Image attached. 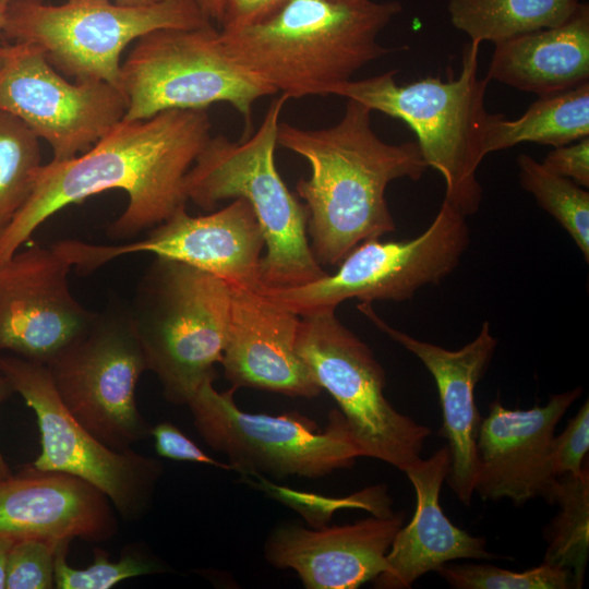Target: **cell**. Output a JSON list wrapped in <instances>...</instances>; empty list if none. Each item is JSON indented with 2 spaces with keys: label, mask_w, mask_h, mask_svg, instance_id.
Segmentation results:
<instances>
[{
  "label": "cell",
  "mask_w": 589,
  "mask_h": 589,
  "mask_svg": "<svg viewBox=\"0 0 589 589\" xmlns=\"http://www.w3.org/2000/svg\"><path fill=\"white\" fill-rule=\"evenodd\" d=\"M4 23V12L0 10V33ZM8 55V46L0 45V70L3 68Z\"/></svg>",
  "instance_id": "cell-41"
},
{
  "label": "cell",
  "mask_w": 589,
  "mask_h": 589,
  "mask_svg": "<svg viewBox=\"0 0 589 589\" xmlns=\"http://www.w3.org/2000/svg\"><path fill=\"white\" fill-rule=\"evenodd\" d=\"M405 518L398 512L321 528L287 521L269 533L265 560L293 569L308 589H356L386 569V554Z\"/></svg>",
  "instance_id": "cell-18"
},
{
  "label": "cell",
  "mask_w": 589,
  "mask_h": 589,
  "mask_svg": "<svg viewBox=\"0 0 589 589\" xmlns=\"http://www.w3.org/2000/svg\"><path fill=\"white\" fill-rule=\"evenodd\" d=\"M0 110L25 122L61 161L88 151L120 122L127 99L106 81L69 82L38 48L14 43L0 70Z\"/></svg>",
  "instance_id": "cell-14"
},
{
  "label": "cell",
  "mask_w": 589,
  "mask_h": 589,
  "mask_svg": "<svg viewBox=\"0 0 589 589\" xmlns=\"http://www.w3.org/2000/svg\"><path fill=\"white\" fill-rule=\"evenodd\" d=\"M548 170L589 188V136L553 147L541 163Z\"/></svg>",
  "instance_id": "cell-35"
},
{
  "label": "cell",
  "mask_w": 589,
  "mask_h": 589,
  "mask_svg": "<svg viewBox=\"0 0 589 589\" xmlns=\"http://www.w3.org/2000/svg\"><path fill=\"white\" fill-rule=\"evenodd\" d=\"M371 112L347 99L342 117L332 127L278 125L277 144L311 167L297 192L305 202L308 237L321 265L339 264L361 242L395 231L387 185L402 178L418 181L428 168L417 142L381 140L372 129Z\"/></svg>",
  "instance_id": "cell-2"
},
{
  "label": "cell",
  "mask_w": 589,
  "mask_h": 589,
  "mask_svg": "<svg viewBox=\"0 0 589 589\" xmlns=\"http://www.w3.org/2000/svg\"><path fill=\"white\" fill-rule=\"evenodd\" d=\"M116 3L128 7H141L155 3L159 0H113Z\"/></svg>",
  "instance_id": "cell-40"
},
{
  "label": "cell",
  "mask_w": 589,
  "mask_h": 589,
  "mask_svg": "<svg viewBox=\"0 0 589 589\" xmlns=\"http://www.w3.org/2000/svg\"><path fill=\"white\" fill-rule=\"evenodd\" d=\"M289 98L274 99L251 135L230 141L211 136L184 179L188 200L211 211L228 199H244L262 228V287L291 288L326 275L308 237V209L290 192L275 164L277 130Z\"/></svg>",
  "instance_id": "cell-4"
},
{
  "label": "cell",
  "mask_w": 589,
  "mask_h": 589,
  "mask_svg": "<svg viewBox=\"0 0 589 589\" xmlns=\"http://www.w3.org/2000/svg\"><path fill=\"white\" fill-rule=\"evenodd\" d=\"M400 11L398 1L285 0L256 23L219 31V40L237 65L275 93L327 96L395 50L378 37Z\"/></svg>",
  "instance_id": "cell-3"
},
{
  "label": "cell",
  "mask_w": 589,
  "mask_h": 589,
  "mask_svg": "<svg viewBox=\"0 0 589 589\" xmlns=\"http://www.w3.org/2000/svg\"><path fill=\"white\" fill-rule=\"evenodd\" d=\"M285 0H220L221 15L218 24L221 32L233 31L256 23Z\"/></svg>",
  "instance_id": "cell-36"
},
{
  "label": "cell",
  "mask_w": 589,
  "mask_h": 589,
  "mask_svg": "<svg viewBox=\"0 0 589 589\" xmlns=\"http://www.w3.org/2000/svg\"><path fill=\"white\" fill-rule=\"evenodd\" d=\"M13 392L7 378L0 373V404ZM12 474L8 464L0 452V480H4Z\"/></svg>",
  "instance_id": "cell-37"
},
{
  "label": "cell",
  "mask_w": 589,
  "mask_h": 589,
  "mask_svg": "<svg viewBox=\"0 0 589 589\" xmlns=\"http://www.w3.org/2000/svg\"><path fill=\"white\" fill-rule=\"evenodd\" d=\"M220 364L231 386L313 398L322 388L296 349L300 316L261 289L231 288Z\"/></svg>",
  "instance_id": "cell-21"
},
{
  "label": "cell",
  "mask_w": 589,
  "mask_h": 589,
  "mask_svg": "<svg viewBox=\"0 0 589 589\" xmlns=\"http://www.w3.org/2000/svg\"><path fill=\"white\" fill-rule=\"evenodd\" d=\"M11 545L0 543V589L5 588L7 581V561L8 552Z\"/></svg>",
  "instance_id": "cell-39"
},
{
  "label": "cell",
  "mask_w": 589,
  "mask_h": 589,
  "mask_svg": "<svg viewBox=\"0 0 589 589\" xmlns=\"http://www.w3.org/2000/svg\"><path fill=\"white\" fill-rule=\"evenodd\" d=\"M41 165L39 137L20 118L0 110V233L26 203Z\"/></svg>",
  "instance_id": "cell-28"
},
{
  "label": "cell",
  "mask_w": 589,
  "mask_h": 589,
  "mask_svg": "<svg viewBox=\"0 0 589 589\" xmlns=\"http://www.w3.org/2000/svg\"><path fill=\"white\" fill-rule=\"evenodd\" d=\"M519 182L538 205L570 236L586 262L589 261V193L568 178L548 170L533 157H517Z\"/></svg>",
  "instance_id": "cell-27"
},
{
  "label": "cell",
  "mask_w": 589,
  "mask_h": 589,
  "mask_svg": "<svg viewBox=\"0 0 589 589\" xmlns=\"http://www.w3.org/2000/svg\"><path fill=\"white\" fill-rule=\"evenodd\" d=\"M581 394L580 387L553 394L544 406L526 410L493 400L478 433L474 492L517 505L536 497L551 503L557 480L550 459L555 426Z\"/></svg>",
  "instance_id": "cell-17"
},
{
  "label": "cell",
  "mask_w": 589,
  "mask_h": 589,
  "mask_svg": "<svg viewBox=\"0 0 589 589\" xmlns=\"http://www.w3.org/2000/svg\"><path fill=\"white\" fill-rule=\"evenodd\" d=\"M468 245L466 216L443 200L430 226L416 238L363 241L344 257L335 274L298 287L261 290L299 316L335 311L351 298L366 303L404 301L445 279Z\"/></svg>",
  "instance_id": "cell-12"
},
{
  "label": "cell",
  "mask_w": 589,
  "mask_h": 589,
  "mask_svg": "<svg viewBox=\"0 0 589 589\" xmlns=\"http://www.w3.org/2000/svg\"><path fill=\"white\" fill-rule=\"evenodd\" d=\"M0 373L36 416L41 449L32 466L77 477L103 492L122 518H141L151 506L164 467L135 453L116 450L94 436L61 401L46 364L0 357Z\"/></svg>",
  "instance_id": "cell-13"
},
{
  "label": "cell",
  "mask_w": 589,
  "mask_h": 589,
  "mask_svg": "<svg viewBox=\"0 0 589 589\" xmlns=\"http://www.w3.org/2000/svg\"><path fill=\"white\" fill-rule=\"evenodd\" d=\"M340 1H362V0H340Z\"/></svg>",
  "instance_id": "cell-43"
},
{
  "label": "cell",
  "mask_w": 589,
  "mask_h": 589,
  "mask_svg": "<svg viewBox=\"0 0 589 589\" xmlns=\"http://www.w3.org/2000/svg\"><path fill=\"white\" fill-rule=\"evenodd\" d=\"M247 477L254 478H244L250 485L297 512L311 528L326 526L334 514L341 509H363L378 517L394 513L392 498L384 484L372 485L342 497H332L279 485L259 473Z\"/></svg>",
  "instance_id": "cell-29"
},
{
  "label": "cell",
  "mask_w": 589,
  "mask_h": 589,
  "mask_svg": "<svg viewBox=\"0 0 589 589\" xmlns=\"http://www.w3.org/2000/svg\"><path fill=\"white\" fill-rule=\"evenodd\" d=\"M485 75L536 94L568 91L589 82V4L560 25L521 34L494 45Z\"/></svg>",
  "instance_id": "cell-23"
},
{
  "label": "cell",
  "mask_w": 589,
  "mask_h": 589,
  "mask_svg": "<svg viewBox=\"0 0 589 589\" xmlns=\"http://www.w3.org/2000/svg\"><path fill=\"white\" fill-rule=\"evenodd\" d=\"M155 441V449L161 457L177 460L203 464L224 470H233L230 464L214 459L203 452L178 426L169 422H160L151 429Z\"/></svg>",
  "instance_id": "cell-34"
},
{
  "label": "cell",
  "mask_w": 589,
  "mask_h": 589,
  "mask_svg": "<svg viewBox=\"0 0 589 589\" xmlns=\"http://www.w3.org/2000/svg\"><path fill=\"white\" fill-rule=\"evenodd\" d=\"M300 317L296 349L322 390L337 402L362 456L405 472L421 458L430 429L389 404L384 369L335 311Z\"/></svg>",
  "instance_id": "cell-11"
},
{
  "label": "cell",
  "mask_w": 589,
  "mask_h": 589,
  "mask_svg": "<svg viewBox=\"0 0 589 589\" xmlns=\"http://www.w3.org/2000/svg\"><path fill=\"white\" fill-rule=\"evenodd\" d=\"M121 91L127 121L227 103L243 118L242 139L253 133L254 104L276 94L226 55L212 23L159 28L137 38L121 63Z\"/></svg>",
  "instance_id": "cell-8"
},
{
  "label": "cell",
  "mask_w": 589,
  "mask_h": 589,
  "mask_svg": "<svg viewBox=\"0 0 589 589\" xmlns=\"http://www.w3.org/2000/svg\"><path fill=\"white\" fill-rule=\"evenodd\" d=\"M589 449V402L580 407L563 432L553 436L550 459L556 478L564 474H580L588 466L585 457Z\"/></svg>",
  "instance_id": "cell-33"
},
{
  "label": "cell",
  "mask_w": 589,
  "mask_h": 589,
  "mask_svg": "<svg viewBox=\"0 0 589 589\" xmlns=\"http://www.w3.org/2000/svg\"><path fill=\"white\" fill-rule=\"evenodd\" d=\"M561 507L546 530L543 563L572 570L575 588H581L589 553V471L557 478L551 504Z\"/></svg>",
  "instance_id": "cell-26"
},
{
  "label": "cell",
  "mask_w": 589,
  "mask_h": 589,
  "mask_svg": "<svg viewBox=\"0 0 589 589\" xmlns=\"http://www.w3.org/2000/svg\"><path fill=\"white\" fill-rule=\"evenodd\" d=\"M70 413L108 447L127 450L151 434L136 405L147 370L130 305L110 302L48 364Z\"/></svg>",
  "instance_id": "cell-10"
},
{
  "label": "cell",
  "mask_w": 589,
  "mask_h": 589,
  "mask_svg": "<svg viewBox=\"0 0 589 589\" xmlns=\"http://www.w3.org/2000/svg\"><path fill=\"white\" fill-rule=\"evenodd\" d=\"M358 310L381 332L413 353L433 376L443 414L441 433L447 440L450 453L446 479L458 500L469 506L474 492L477 438L482 421L476 406L474 387L488 369L497 345L490 323L483 322L472 341L457 350H448L392 327L370 303H360Z\"/></svg>",
  "instance_id": "cell-19"
},
{
  "label": "cell",
  "mask_w": 589,
  "mask_h": 589,
  "mask_svg": "<svg viewBox=\"0 0 589 589\" xmlns=\"http://www.w3.org/2000/svg\"><path fill=\"white\" fill-rule=\"evenodd\" d=\"M60 543L43 540L13 543L8 552L5 588H53L55 558Z\"/></svg>",
  "instance_id": "cell-32"
},
{
  "label": "cell",
  "mask_w": 589,
  "mask_h": 589,
  "mask_svg": "<svg viewBox=\"0 0 589 589\" xmlns=\"http://www.w3.org/2000/svg\"><path fill=\"white\" fill-rule=\"evenodd\" d=\"M214 378L204 381L187 405L202 438L225 454L241 476L317 479L350 468L363 457L339 410L328 413L324 429L297 411L277 416L245 412L235 401L237 388L218 392Z\"/></svg>",
  "instance_id": "cell-9"
},
{
  "label": "cell",
  "mask_w": 589,
  "mask_h": 589,
  "mask_svg": "<svg viewBox=\"0 0 589 589\" xmlns=\"http://www.w3.org/2000/svg\"><path fill=\"white\" fill-rule=\"evenodd\" d=\"M212 23L197 0H159L128 7L111 0H11L3 35L38 48L61 74L75 82L106 81L121 89V55L128 45L159 28H195ZM122 92V91H121Z\"/></svg>",
  "instance_id": "cell-7"
},
{
  "label": "cell",
  "mask_w": 589,
  "mask_h": 589,
  "mask_svg": "<svg viewBox=\"0 0 589 589\" xmlns=\"http://www.w3.org/2000/svg\"><path fill=\"white\" fill-rule=\"evenodd\" d=\"M211 130L205 109L122 119L81 155L41 165L26 203L0 233V264L55 213L107 190H122L129 197L124 212L109 226L111 238L130 239L161 224L185 206L184 179Z\"/></svg>",
  "instance_id": "cell-1"
},
{
  "label": "cell",
  "mask_w": 589,
  "mask_h": 589,
  "mask_svg": "<svg viewBox=\"0 0 589 589\" xmlns=\"http://www.w3.org/2000/svg\"><path fill=\"white\" fill-rule=\"evenodd\" d=\"M579 0H448L454 27L471 43L494 45L537 29L560 25L578 9Z\"/></svg>",
  "instance_id": "cell-25"
},
{
  "label": "cell",
  "mask_w": 589,
  "mask_h": 589,
  "mask_svg": "<svg viewBox=\"0 0 589 589\" xmlns=\"http://www.w3.org/2000/svg\"><path fill=\"white\" fill-rule=\"evenodd\" d=\"M586 136H589V82L538 97L515 120L488 112L483 124L485 155L524 142L558 147Z\"/></svg>",
  "instance_id": "cell-24"
},
{
  "label": "cell",
  "mask_w": 589,
  "mask_h": 589,
  "mask_svg": "<svg viewBox=\"0 0 589 589\" xmlns=\"http://www.w3.org/2000/svg\"><path fill=\"white\" fill-rule=\"evenodd\" d=\"M197 1L204 15L209 21H216L218 23L221 15L220 0H197Z\"/></svg>",
  "instance_id": "cell-38"
},
{
  "label": "cell",
  "mask_w": 589,
  "mask_h": 589,
  "mask_svg": "<svg viewBox=\"0 0 589 589\" xmlns=\"http://www.w3.org/2000/svg\"><path fill=\"white\" fill-rule=\"evenodd\" d=\"M52 247L82 272H92L121 255L149 252L209 273L231 288L262 287L264 236L251 205L241 197L203 216H191L185 206L180 207L135 242L98 245L64 240Z\"/></svg>",
  "instance_id": "cell-15"
},
{
  "label": "cell",
  "mask_w": 589,
  "mask_h": 589,
  "mask_svg": "<svg viewBox=\"0 0 589 589\" xmlns=\"http://www.w3.org/2000/svg\"><path fill=\"white\" fill-rule=\"evenodd\" d=\"M449 466V448L444 446L405 471L416 491V509L411 521L397 531L386 569L374 578L375 588H410L419 577L454 560L496 557L486 551L484 538L459 529L443 513L440 492Z\"/></svg>",
  "instance_id": "cell-22"
},
{
  "label": "cell",
  "mask_w": 589,
  "mask_h": 589,
  "mask_svg": "<svg viewBox=\"0 0 589 589\" xmlns=\"http://www.w3.org/2000/svg\"><path fill=\"white\" fill-rule=\"evenodd\" d=\"M59 544L55 558V587L58 589H109L122 580L165 572L164 564L136 546L125 549L119 561L112 562L104 549H94V562L83 569L67 562L68 545Z\"/></svg>",
  "instance_id": "cell-30"
},
{
  "label": "cell",
  "mask_w": 589,
  "mask_h": 589,
  "mask_svg": "<svg viewBox=\"0 0 589 589\" xmlns=\"http://www.w3.org/2000/svg\"><path fill=\"white\" fill-rule=\"evenodd\" d=\"M117 529L108 497L77 477L29 465L0 480V543L103 542Z\"/></svg>",
  "instance_id": "cell-20"
},
{
  "label": "cell",
  "mask_w": 589,
  "mask_h": 589,
  "mask_svg": "<svg viewBox=\"0 0 589 589\" xmlns=\"http://www.w3.org/2000/svg\"><path fill=\"white\" fill-rule=\"evenodd\" d=\"M71 267L52 245L0 264V350L47 365L89 325L96 312L72 296Z\"/></svg>",
  "instance_id": "cell-16"
},
{
  "label": "cell",
  "mask_w": 589,
  "mask_h": 589,
  "mask_svg": "<svg viewBox=\"0 0 589 589\" xmlns=\"http://www.w3.org/2000/svg\"><path fill=\"white\" fill-rule=\"evenodd\" d=\"M456 589H567L575 588L572 570L546 563L512 572L490 564H444L435 570Z\"/></svg>",
  "instance_id": "cell-31"
},
{
  "label": "cell",
  "mask_w": 589,
  "mask_h": 589,
  "mask_svg": "<svg viewBox=\"0 0 589 589\" xmlns=\"http://www.w3.org/2000/svg\"><path fill=\"white\" fill-rule=\"evenodd\" d=\"M479 50L480 45L471 41L465 47L456 79L425 77L400 85L395 80L397 71L390 70L329 91V95L404 121L416 133L426 166L443 177L444 200L466 217L480 207L477 171L486 156L483 124L489 81L478 76Z\"/></svg>",
  "instance_id": "cell-5"
},
{
  "label": "cell",
  "mask_w": 589,
  "mask_h": 589,
  "mask_svg": "<svg viewBox=\"0 0 589 589\" xmlns=\"http://www.w3.org/2000/svg\"><path fill=\"white\" fill-rule=\"evenodd\" d=\"M11 0H0V10L4 12V9Z\"/></svg>",
  "instance_id": "cell-42"
},
{
  "label": "cell",
  "mask_w": 589,
  "mask_h": 589,
  "mask_svg": "<svg viewBox=\"0 0 589 589\" xmlns=\"http://www.w3.org/2000/svg\"><path fill=\"white\" fill-rule=\"evenodd\" d=\"M231 298L223 279L165 257L157 256L141 278L130 311L147 370L169 402L187 405L204 381L215 377Z\"/></svg>",
  "instance_id": "cell-6"
}]
</instances>
